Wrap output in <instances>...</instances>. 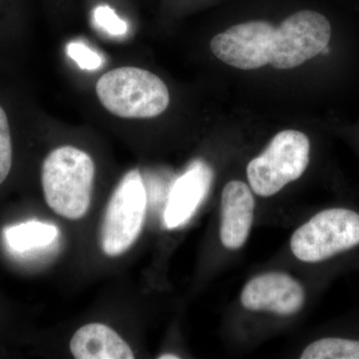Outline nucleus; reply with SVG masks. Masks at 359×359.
Segmentation results:
<instances>
[{
  "instance_id": "f257e3e1",
  "label": "nucleus",
  "mask_w": 359,
  "mask_h": 359,
  "mask_svg": "<svg viewBox=\"0 0 359 359\" xmlns=\"http://www.w3.org/2000/svg\"><path fill=\"white\" fill-rule=\"evenodd\" d=\"M94 178L95 165L89 154L73 146L55 149L42 165L47 205L63 218H83L91 203Z\"/></svg>"
},
{
  "instance_id": "9b49d317",
  "label": "nucleus",
  "mask_w": 359,
  "mask_h": 359,
  "mask_svg": "<svg viewBox=\"0 0 359 359\" xmlns=\"http://www.w3.org/2000/svg\"><path fill=\"white\" fill-rule=\"evenodd\" d=\"M77 359H133L131 347L112 328L102 323H89L77 330L70 341Z\"/></svg>"
},
{
  "instance_id": "f03ea898",
  "label": "nucleus",
  "mask_w": 359,
  "mask_h": 359,
  "mask_svg": "<svg viewBox=\"0 0 359 359\" xmlns=\"http://www.w3.org/2000/svg\"><path fill=\"white\" fill-rule=\"evenodd\" d=\"M99 101L111 114L125 119H149L170 104L166 84L154 73L124 66L105 73L96 84Z\"/></svg>"
},
{
  "instance_id": "dca6fc26",
  "label": "nucleus",
  "mask_w": 359,
  "mask_h": 359,
  "mask_svg": "<svg viewBox=\"0 0 359 359\" xmlns=\"http://www.w3.org/2000/svg\"><path fill=\"white\" fill-rule=\"evenodd\" d=\"M67 53L82 69L96 70L103 63L102 57L83 42H71L67 45Z\"/></svg>"
},
{
  "instance_id": "ddd939ff",
  "label": "nucleus",
  "mask_w": 359,
  "mask_h": 359,
  "mask_svg": "<svg viewBox=\"0 0 359 359\" xmlns=\"http://www.w3.org/2000/svg\"><path fill=\"white\" fill-rule=\"evenodd\" d=\"M302 359H359V340L328 337L309 344Z\"/></svg>"
},
{
  "instance_id": "7ed1b4c3",
  "label": "nucleus",
  "mask_w": 359,
  "mask_h": 359,
  "mask_svg": "<svg viewBox=\"0 0 359 359\" xmlns=\"http://www.w3.org/2000/svg\"><path fill=\"white\" fill-rule=\"evenodd\" d=\"M311 143L297 130H285L273 137L266 150L247 167L250 188L261 197H271L301 178L309 163Z\"/></svg>"
},
{
  "instance_id": "f3484780",
  "label": "nucleus",
  "mask_w": 359,
  "mask_h": 359,
  "mask_svg": "<svg viewBox=\"0 0 359 359\" xmlns=\"http://www.w3.org/2000/svg\"><path fill=\"white\" fill-rule=\"evenodd\" d=\"M160 359H178L179 356L175 355V354H163L159 356Z\"/></svg>"
},
{
  "instance_id": "4468645a",
  "label": "nucleus",
  "mask_w": 359,
  "mask_h": 359,
  "mask_svg": "<svg viewBox=\"0 0 359 359\" xmlns=\"http://www.w3.org/2000/svg\"><path fill=\"white\" fill-rule=\"evenodd\" d=\"M13 140L6 110L0 105V185L6 181L13 167Z\"/></svg>"
},
{
  "instance_id": "1a4fd4ad",
  "label": "nucleus",
  "mask_w": 359,
  "mask_h": 359,
  "mask_svg": "<svg viewBox=\"0 0 359 359\" xmlns=\"http://www.w3.org/2000/svg\"><path fill=\"white\" fill-rule=\"evenodd\" d=\"M212 171L203 160L194 161L188 170L175 182L164 212L168 229L178 228L189 221L211 188Z\"/></svg>"
},
{
  "instance_id": "0eeeda50",
  "label": "nucleus",
  "mask_w": 359,
  "mask_h": 359,
  "mask_svg": "<svg viewBox=\"0 0 359 359\" xmlns=\"http://www.w3.org/2000/svg\"><path fill=\"white\" fill-rule=\"evenodd\" d=\"M276 27L268 21L233 25L211 40L212 54L226 65L254 70L269 65Z\"/></svg>"
},
{
  "instance_id": "6e6552de",
  "label": "nucleus",
  "mask_w": 359,
  "mask_h": 359,
  "mask_svg": "<svg viewBox=\"0 0 359 359\" xmlns=\"http://www.w3.org/2000/svg\"><path fill=\"white\" fill-rule=\"evenodd\" d=\"M306 301L301 283L283 273H268L252 278L243 289L241 302L252 311H271L280 316L299 313Z\"/></svg>"
},
{
  "instance_id": "423d86ee",
  "label": "nucleus",
  "mask_w": 359,
  "mask_h": 359,
  "mask_svg": "<svg viewBox=\"0 0 359 359\" xmlns=\"http://www.w3.org/2000/svg\"><path fill=\"white\" fill-rule=\"evenodd\" d=\"M332 26L323 14L311 11L295 13L276 27L269 65L292 69L316 57L327 46Z\"/></svg>"
},
{
  "instance_id": "39448f33",
  "label": "nucleus",
  "mask_w": 359,
  "mask_h": 359,
  "mask_svg": "<svg viewBox=\"0 0 359 359\" xmlns=\"http://www.w3.org/2000/svg\"><path fill=\"white\" fill-rule=\"evenodd\" d=\"M147 193L139 170L128 172L115 189L104 217L101 245L117 257L134 244L145 221Z\"/></svg>"
},
{
  "instance_id": "9d476101",
  "label": "nucleus",
  "mask_w": 359,
  "mask_h": 359,
  "mask_svg": "<svg viewBox=\"0 0 359 359\" xmlns=\"http://www.w3.org/2000/svg\"><path fill=\"white\" fill-rule=\"evenodd\" d=\"M255 199L249 187L241 181H231L222 193V244L228 250H238L249 238L254 221Z\"/></svg>"
},
{
  "instance_id": "20e7f679",
  "label": "nucleus",
  "mask_w": 359,
  "mask_h": 359,
  "mask_svg": "<svg viewBox=\"0 0 359 359\" xmlns=\"http://www.w3.org/2000/svg\"><path fill=\"white\" fill-rule=\"evenodd\" d=\"M358 245L359 214L344 208L318 212L290 240L292 254L306 263L325 261Z\"/></svg>"
},
{
  "instance_id": "2eb2a0df",
  "label": "nucleus",
  "mask_w": 359,
  "mask_h": 359,
  "mask_svg": "<svg viewBox=\"0 0 359 359\" xmlns=\"http://www.w3.org/2000/svg\"><path fill=\"white\" fill-rule=\"evenodd\" d=\"M94 21L98 27L113 36H122L128 32V25L111 7L101 6L94 11Z\"/></svg>"
},
{
  "instance_id": "f8f14e48",
  "label": "nucleus",
  "mask_w": 359,
  "mask_h": 359,
  "mask_svg": "<svg viewBox=\"0 0 359 359\" xmlns=\"http://www.w3.org/2000/svg\"><path fill=\"white\" fill-rule=\"evenodd\" d=\"M58 236L56 226L32 221L8 226L4 230L7 244L16 252H27L50 245Z\"/></svg>"
}]
</instances>
